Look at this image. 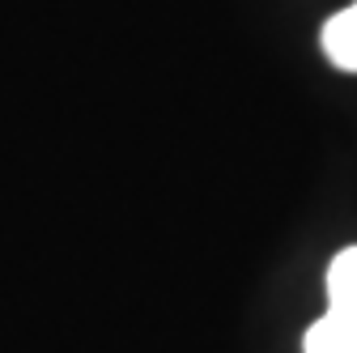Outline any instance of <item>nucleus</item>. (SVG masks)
Returning a JSON list of instances; mask_svg holds the SVG:
<instances>
[{"mask_svg": "<svg viewBox=\"0 0 357 353\" xmlns=\"http://www.w3.org/2000/svg\"><path fill=\"white\" fill-rule=\"evenodd\" d=\"M328 311L306 328L302 353H357V243L328 264Z\"/></svg>", "mask_w": 357, "mask_h": 353, "instance_id": "obj_1", "label": "nucleus"}, {"mask_svg": "<svg viewBox=\"0 0 357 353\" xmlns=\"http://www.w3.org/2000/svg\"><path fill=\"white\" fill-rule=\"evenodd\" d=\"M319 47H324L328 64H336L340 73H357V0L324 22Z\"/></svg>", "mask_w": 357, "mask_h": 353, "instance_id": "obj_2", "label": "nucleus"}]
</instances>
